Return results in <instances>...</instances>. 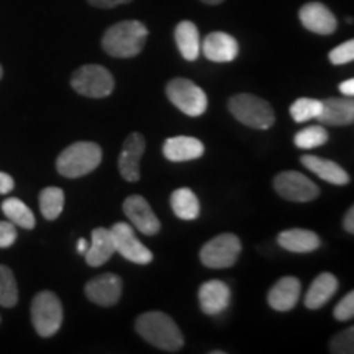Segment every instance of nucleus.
Returning a JSON list of instances; mask_svg holds the SVG:
<instances>
[{
    "label": "nucleus",
    "mask_w": 354,
    "mask_h": 354,
    "mask_svg": "<svg viewBox=\"0 0 354 354\" xmlns=\"http://www.w3.org/2000/svg\"><path fill=\"white\" fill-rule=\"evenodd\" d=\"M135 328L141 338L154 348L176 353L184 346V336L169 315L162 312H146L136 318Z\"/></svg>",
    "instance_id": "nucleus-1"
},
{
    "label": "nucleus",
    "mask_w": 354,
    "mask_h": 354,
    "mask_svg": "<svg viewBox=\"0 0 354 354\" xmlns=\"http://www.w3.org/2000/svg\"><path fill=\"white\" fill-rule=\"evenodd\" d=\"M148 39V28L138 20H125L115 24L102 38V48L113 57L138 56Z\"/></svg>",
    "instance_id": "nucleus-2"
},
{
    "label": "nucleus",
    "mask_w": 354,
    "mask_h": 354,
    "mask_svg": "<svg viewBox=\"0 0 354 354\" xmlns=\"http://www.w3.org/2000/svg\"><path fill=\"white\" fill-rule=\"evenodd\" d=\"M102 162V148L92 141H77L57 156L56 169L61 176L77 179L95 171Z\"/></svg>",
    "instance_id": "nucleus-3"
},
{
    "label": "nucleus",
    "mask_w": 354,
    "mask_h": 354,
    "mask_svg": "<svg viewBox=\"0 0 354 354\" xmlns=\"http://www.w3.org/2000/svg\"><path fill=\"white\" fill-rule=\"evenodd\" d=\"M228 109L238 122L256 130H268L276 122V115L269 102L251 94L233 95L228 102Z\"/></svg>",
    "instance_id": "nucleus-4"
},
{
    "label": "nucleus",
    "mask_w": 354,
    "mask_h": 354,
    "mask_svg": "<svg viewBox=\"0 0 354 354\" xmlns=\"http://www.w3.org/2000/svg\"><path fill=\"white\" fill-rule=\"evenodd\" d=\"M32 322L41 338H50L59 331L63 325V305L56 294L41 290L32 302Z\"/></svg>",
    "instance_id": "nucleus-5"
},
{
    "label": "nucleus",
    "mask_w": 354,
    "mask_h": 354,
    "mask_svg": "<svg viewBox=\"0 0 354 354\" xmlns=\"http://www.w3.org/2000/svg\"><path fill=\"white\" fill-rule=\"evenodd\" d=\"M71 86L77 94L91 99H104L115 88L112 73L99 64H87L79 68L71 77Z\"/></svg>",
    "instance_id": "nucleus-6"
},
{
    "label": "nucleus",
    "mask_w": 354,
    "mask_h": 354,
    "mask_svg": "<svg viewBox=\"0 0 354 354\" xmlns=\"http://www.w3.org/2000/svg\"><path fill=\"white\" fill-rule=\"evenodd\" d=\"M166 94L167 99L189 117H201L207 110V94L189 79H172L166 86Z\"/></svg>",
    "instance_id": "nucleus-7"
},
{
    "label": "nucleus",
    "mask_w": 354,
    "mask_h": 354,
    "mask_svg": "<svg viewBox=\"0 0 354 354\" xmlns=\"http://www.w3.org/2000/svg\"><path fill=\"white\" fill-rule=\"evenodd\" d=\"M241 253V241L236 234L223 233L205 243L201 250V261L210 269H227L236 263Z\"/></svg>",
    "instance_id": "nucleus-8"
},
{
    "label": "nucleus",
    "mask_w": 354,
    "mask_h": 354,
    "mask_svg": "<svg viewBox=\"0 0 354 354\" xmlns=\"http://www.w3.org/2000/svg\"><path fill=\"white\" fill-rule=\"evenodd\" d=\"M274 189L290 202H310L320 196L318 185L297 171H284L274 177Z\"/></svg>",
    "instance_id": "nucleus-9"
},
{
    "label": "nucleus",
    "mask_w": 354,
    "mask_h": 354,
    "mask_svg": "<svg viewBox=\"0 0 354 354\" xmlns=\"http://www.w3.org/2000/svg\"><path fill=\"white\" fill-rule=\"evenodd\" d=\"M110 233H112L115 253H118L127 261H131L135 264L145 266L153 263V253L136 238L131 225L123 223V221L115 223Z\"/></svg>",
    "instance_id": "nucleus-10"
},
{
    "label": "nucleus",
    "mask_w": 354,
    "mask_h": 354,
    "mask_svg": "<svg viewBox=\"0 0 354 354\" xmlns=\"http://www.w3.org/2000/svg\"><path fill=\"white\" fill-rule=\"evenodd\" d=\"M84 290L91 302L100 305V307H112L122 297L123 282L117 274L107 272L91 279Z\"/></svg>",
    "instance_id": "nucleus-11"
},
{
    "label": "nucleus",
    "mask_w": 354,
    "mask_h": 354,
    "mask_svg": "<svg viewBox=\"0 0 354 354\" xmlns=\"http://www.w3.org/2000/svg\"><path fill=\"white\" fill-rule=\"evenodd\" d=\"M123 212L130 218L138 232L143 234H148V236H153V234H158L159 230H161V221L154 212L149 207V203L146 202L145 197L141 196H130L125 198L123 202Z\"/></svg>",
    "instance_id": "nucleus-12"
},
{
    "label": "nucleus",
    "mask_w": 354,
    "mask_h": 354,
    "mask_svg": "<svg viewBox=\"0 0 354 354\" xmlns=\"http://www.w3.org/2000/svg\"><path fill=\"white\" fill-rule=\"evenodd\" d=\"M146 149V141L141 133H131L123 143L120 158H118V169L128 183L140 180V162Z\"/></svg>",
    "instance_id": "nucleus-13"
},
{
    "label": "nucleus",
    "mask_w": 354,
    "mask_h": 354,
    "mask_svg": "<svg viewBox=\"0 0 354 354\" xmlns=\"http://www.w3.org/2000/svg\"><path fill=\"white\" fill-rule=\"evenodd\" d=\"M299 19L308 32L317 35H331L335 33L338 21L333 12L320 2H308L302 6L299 12Z\"/></svg>",
    "instance_id": "nucleus-14"
},
{
    "label": "nucleus",
    "mask_w": 354,
    "mask_h": 354,
    "mask_svg": "<svg viewBox=\"0 0 354 354\" xmlns=\"http://www.w3.org/2000/svg\"><path fill=\"white\" fill-rule=\"evenodd\" d=\"M201 51H203V56L207 59L214 61V63H232L240 53V44L232 35L225 32H214L207 35V38L203 39Z\"/></svg>",
    "instance_id": "nucleus-15"
},
{
    "label": "nucleus",
    "mask_w": 354,
    "mask_h": 354,
    "mask_svg": "<svg viewBox=\"0 0 354 354\" xmlns=\"http://www.w3.org/2000/svg\"><path fill=\"white\" fill-rule=\"evenodd\" d=\"M198 302L201 308L207 315L215 317L228 308L232 302V292L223 281H209L203 282L198 289Z\"/></svg>",
    "instance_id": "nucleus-16"
},
{
    "label": "nucleus",
    "mask_w": 354,
    "mask_h": 354,
    "mask_svg": "<svg viewBox=\"0 0 354 354\" xmlns=\"http://www.w3.org/2000/svg\"><path fill=\"white\" fill-rule=\"evenodd\" d=\"M300 297V281L297 277L279 279L268 294V304L277 312H289L297 305Z\"/></svg>",
    "instance_id": "nucleus-17"
},
{
    "label": "nucleus",
    "mask_w": 354,
    "mask_h": 354,
    "mask_svg": "<svg viewBox=\"0 0 354 354\" xmlns=\"http://www.w3.org/2000/svg\"><path fill=\"white\" fill-rule=\"evenodd\" d=\"M320 125L344 127L351 125L354 120V102L346 99H326L322 102V112L317 117Z\"/></svg>",
    "instance_id": "nucleus-18"
},
{
    "label": "nucleus",
    "mask_w": 354,
    "mask_h": 354,
    "mask_svg": "<svg viewBox=\"0 0 354 354\" xmlns=\"http://www.w3.org/2000/svg\"><path fill=\"white\" fill-rule=\"evenodd\" d=\"M203 151H205L203 143L194 136H172V138H167L165 146H162V153H165L166 159L172 162L198 159L203 156Z\"/></svg>",
    "instance_id": "nucleus-19"
},
{
    "label": "nucleus",
    "mask_w": 354,
    "mask_h": 354,
    "mask_svg": "<svg viewBox=\"0 0 354 354\" xmlns=\"http://www.w3.org/2000/svg\"><path fill=\"white\" fill-rule=\"evenodd\" d=\"M277 243L290 253H312L322 246L320 236L317 233L302 228H292L279 233Z\"/></svg>",
    "instance_id": "nucleus-20"
},
{
    "label": "nucleus",
    "mask_w": 354,
    "mask_h": 354,
    "mask_svg": "<svg viewBox=\"0 0 354 354\" xmlns=\"http://www.w3.org/2000/svg\"><path fill=\"white\" fill-rule=\"evenodd\" d=\"M300 162H302L308 171H312L313 174L320 177V179L326 180V183L335 184V185L349 184L348 172L344 171L339 165L330 161V159H323L318 156H312V154H305V156L300 158Z\"/></svg>",
    "instance_id": "nucleus-21"
},
{
    "label": "nucleus",
    "mask_w": 354,
    "mask_h": 354,
    "mask_svg": "<svg viewBox=\"0 0 354 354\" xmlns=\"http://www.w3.org/2000/svg\"><path fill=\"white\" fill-rule=\"evenodd\" d=\"M84 254H86V263L92 268H99L107 263L115 254V245L110 230L102 227L92 230V241Z\"/></svg>",
    "instance_id": "nucleus-22"
},
{
    "label": "nucleus",
    "mask_w": 354,
    "mask_h": 354,
    "mask_svg": "<svg viewBox=\"0 0 354 354\" xmlns=\"http://www.w3.org/2000/svg\"><path fill=\"white\" fill-rule=\"evenodd\" d=\"M338 290V279L330 272H322L320 276L315 277L310 289L305 295V307L310 310L322 308L328 300L333 297Z\"/></svg>",
    "instance_id": "nucleus-23"
},
{
    "label": "nucleus",
    "mask_w": 354,
    "mask_h": 354,
    "mask_svg": "<svg viewBox=\"0 0 354 354\" xmlns=\"http://www.w3.org/2000/svg\"><path fill=\"white\" fill-rule=\"evenodd\" d=\"M176 43L184 59L196 61L201 56V35L192 21L184 20L176 26Z\"/></svg>",
    "instance_id": "nucleus-24"
},
{
    "label": "nucleus",
    "mask_w": 354,
    "mask_h": 354,
    "mask_svg": "<svg viewBox=\"0 0 354 354\" xmlns=\"http://www.w3.org/2000/svg\"><path fill=\"white\" fill-rule=\"evenodd\" d=\"M171 207L180 220H196L201 215V202L196 194L187 187L177 189L171 196Z\"/></svg>",
    "instance_id": "nucleus-25"
},
{
    "label": "nucleus",
    "mask_w": 354,
    "mask_h": 354,
    "mask_svg": "<svg viewBox=\"0 0 354 354\" xmlns=\"http://www.w3.org/2000/svg\"><path fill=\"white\" fill-rule=\"evenodd\" d=\"M2 212L6 214L8 221L17 227L25 228V230H33L37 225L33 212L28 209V205L20 201V198L10 197L2 203Z\"/></svg>",
    "instance_id": "nucleus-26"
},
{
    "label": "nucleus",
    "mask_w": 354,
    "mask_h": 354,
    "mask_svg": "<svg viewBox=\"0 0 354 354\" xmlns=\"http://www.w3.org/2000/svg\"><path fill=\"white\" fill-rule=\"evenodd\" d=\"M64 209V192L59 187H46L39 192V210L46 220H56Z\"/></svg>",
    "instance_id": "nucleus-27"
},
{
    "label": "nucleus",
    "mask_w": 354,
    "mask_h": 354,
    "mask_svg": "<svg viewBox=\"0 0 354 354\" xmlns=\"http://www.w3.org/2000/svg\"><path fill=\"white\" fill-rule=\"evenodd\" d=\"M19 302V287L12 269L0 264V305L6 308L15 307Z\"/></svg>",
    "instance_id": "nucleus-28"
},
{
    "label": "nucleus",
    "mask_w": 354,
    "mask_h": 354,
    "mask_svg": "<svg viewBox=\"0 0 354 354\" xmlns=\"http://www.w3.org/2000/svg\"><path fill=\"white\" fill-rule=\"evenodd\" d=\"M326 141H328V131L325 130L323 125L307 127L294 136V143L300 149L318 148V146L325 145Z\"/></svg>",
    "instance_id": "nucleus-29"
},
{
    "label": "nucleus",
    "mask_w": 354,
    "mask_h": 354,
    "mask_svg": "<svg viewBox=\"0 0 354 354\" xmlns=\"http://www.w3.org/2000/svg\"><path fill=\"white\" fill-rule=\"evenodd\" d=\"M322 112V100L300 97L290 105V117L297 123H305L317 118Z\"/></svg>",
    "instance_id": "nucleus-30"
},
{
    "label": "nucleus",
    "mask_w": 354,
    "mask_h": 354,
    "mask_svg": "<svg viewBox=\"0 0 354 354\" xmlns=\"http://www.w3.org/2000/svg\"><path fill=\"white\" fill-rule=\"evenodd\" d=\"M330 351L335 354L354 353V328H348L336 335L330 343Z\"/></svg>",
    "instance_id": "nucleus-31"
},
{
    "label": "nucleus",
    "mask_w": 354,
    "mask_h": 354,
    "mask_svg": "<svg viewBox=\"0 0 354 354\" xmlns=\"http://www.w3.org/2000/svg\"><path fill=\"white\" fill-rule=\"evenodd\" d=\"M354 59V41L353 39H348L336 46L335 50L330 51V61L331 64L335 66H342V64H348Z\"/></svg>",
    "instance_id": "nucleus-32"
},
{
    "label": "nucleus",
    "mask_w": 354,
    "mask_h": 354,
    "mask_svg": "<svg viewBox=\"0 0 354 354\" xmlns=\"http://www.w3.org/2000/svg\"><path fill=\"white\" fill-rule=\"evenodd\" d=\"M333 317L338 322H348L354 317V294L349 292L348 295L339 300L338 305H336L333 310Z\"/></svg>",
    "instance_id": "nucleus-33"
},
{
    "label": "nucleus",
    "mask_w": 354,
    "mask_h": 354,
    "mask_svg": "<svg viewBox=\"0 0 354 354\" xmlns=\"http://www.w3.org/2000/svg\"><path fill=\"white\" fill-rule=\"evenodd\" d=\"M17 241V228L10 221H0V248H10Z\"/></svg>",
    "instance_id": "nucleus-34"
},
{
    "label": "nucleus",
    "mask_w": 354,
    "mask_h": 354,
    "mask_svg": "<svg viewBox=\"0 0 354 354\" xmlns=\"http://www.w3.org/2000/svg\"><path fill=\"white\" fill-rule=\"evenodd\" d=\"M92 7H99V8H113L118 6H123V3L131 2V0H87Z\"/></svg>",
    "instance_id": "nucleus-35"
},
{
    "label": "nucleus",
    "mask_w": 354,
    "mask_h": 354,
    "mask_svg": "<svg viewBox=\"0 0 354 354\" xmlns=\"http://www.w3.org/2000/svg\"><path fill=\"white\" fill-rule=\"evenodd\" d=\"M13 185H15V183H13L12 176L0 171V194H8L13 190Z\"/></svg>",
    "instance_id": "nucleus-36"
},
{
    "label": "nucleus",
    "mask_w": 354,
    "mask_h": 354,
    "mask_svg": "<svg viewBox=\"0 0 354 354\" xmlns=\"http://www.w3.org/2000/svg\"><path fill=\"white\" fill-rule=\"evenodd\" d=\"M339 92L346 97L354 95V79H348V81H343L339 84Z\"/></svg>",
    "instance_id": "nucleus-37"
},
{
    "label": "nucleus",
    "mask_w": 354,
    "mask_h": 354,
    "mask_svg": "<svg viewBox=\"0 0 354 354\" xmlns=\"http://www.w3.org/2000/svg\"><path fill=\"white\" fill-rule=\"evenodd\" d=\"M344 230H346L348 233H354V207H351V209L348 210L346 216H344Z\"/></svg>",
    "instance_id": "nucleus-38"
},
{
    "label": "nucleus",
    "mask_w": 354,
    "mask_h": 354,
    "mask_svg": "<svg viewBox=\"0 0 354 354\" xmlns=\"http://www.w3.org/2000/svg\"><path fill=\"white\" fill-rule=\"evenodd\" d=\"M87 248H88L87 241L84 240V238H81V240L77 241V251H79V253H81V254H84V253H86V251H87Z\"/></svg>",
    "instance_id": "nucleus-39"
},
{
    "label": "nucleus",
    "mask_w": 354,
    "mask_h": 354,
    "mask_svg": "<svg viewBox=\"0 0 354 354\" xmlns=\"http://www.w3.org/2000/svg\"><path fill=\"white\" fill-rule=\"evenodd\" d=\"M203 3H209V6H218V3L223 2V0H202Z\"/></svg>",
    "instance_id": "nucleus-40"
},
{
    "label": "nucleus",
    "mask_w": 354,
    "mask_h": 354,
    "mask_svg": "<svg viewBox=\"0 0 354 354\" xmlns=\"http://www.w3.org/2000/svg\"><path fill=\"white\" fill-rule=\"evenodd\" d=\"M2 76H3V69H2V66H0V79H2Z\"/></svg>",
    "instance_id": "nucleus-41"
}]
</instances>
